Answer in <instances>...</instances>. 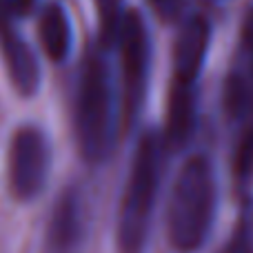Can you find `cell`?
<instances>
[{"label": "cell", "mask_w": 253, "mask_h": 253, "mask_svg": "<svg viewBox=\"0 0 253 253\" xmlns=\"http://www.w3.org/2000/svg\"><path fill=\"white\" fill-rule=\"evenodd\" d=\"M165 151L162 135L156 129L144 131L135 144L116 220L118 253H142L147 247L160 191Z\"/></svg>", "instance_id": "obj_3"}, {"label": "cell", "mask_w": 253, "mask_h": 253, "mask_svg": "<svg viewBox=\"0 0 253 253\" xmlns=\"http://www.w3.org/2000/svg\"><path fill=\"white\" fill-rule=\"evenodd\" d=\"M36 9V0H0V34L13 29V22L27 18Z\"/></svg>", "instance_id": "obj_15"}, {"label": "cell", "mask_w": 253, "mask_h": 253, "mask_svg": "<svg viewBox=\"0 0 253 253\" xmlns=\"http://www.w3.org/2000/svg\"><path fill=\"white\" fill-rule=\"evenodd\" d=\"M231 69L240 71L242 76L253 83V7L247 11L240 27V44H238V56Z\"/></svg>", "instance_id": "obj_14"}, {"label": "cell", "mask_w": 253, "mask_h": 253, "mask_svg": "<svg viewBox=\"0 0 253 253\" xmlns=\"http://www.w3.org/2000/svg\"><path fill=\"white\" fill-rule=\"evenodd\" d=\"M93 11H96L98 22V47L109 51L114 49L120 25L125 20V2L123 0H93Z\"/></svg>", "instance_id": "obj_12"}, {"label": "cell", "mask_w": 253, "mask_h": 253, "mask_svg": "<svg viewBox=\"0 0 253 253\" xmlns=\"http://www.w3.org/2000/svg\"><path fill=\"white\" fill-rule=\"evenodd\" d=\"M211 47V22L205 16H191L182 20L180 34L173 44L171 84L198 89V80L205 69Z\"/></svg>", "instance_id": "obj_6"}, {"label": "cell", "mask_w": 253, "mask_h": 253, "mask_svg": "<svg viewBox=\"0 0 253 253\" xmlns=\"http://www.w3.org/2000/svg\"><path fill=\"white\" fill-rule=\"evenodd\" d=\"M84 240V205L76 189H65L44 229V253H76Z\"/></svg>", "instance_id": "obj_7"}, {"label": "cell", "mask_w": 253, "mask_h": 253, "mask_svg": "<svg viewBox=\"0 0 253 253\" xmlns=\"http://www.w3.org/2000/svg\"><path fill=\"white\" fill-rule=\"evenodd\" d=\"M51 167L49 140L38 126L22 125L13 131L7 151V182L16 200L29 202L44 191Z\"/></svg>", "instance_id": "obj_5"}, {"label": "cell", "mask_w": 253, "mask_h": 253, "mask_svg": "<svg viewBox=\"0 0 253 253\" xmlns=\"http://www.w3.org/2000/svg\"><path fill=\"white\" fill-rule=\"evenodd\" d=\"M147 2L153 9V13L165 22L180 20L184 11V0H147Z\"/></svg>", "instance_id": "obj_16"}, {"label": "cell", "mask_w": 253, "mask_h": 253, "mask_svg": "<svg viewBox=\"0 0 253 253\" xmlns=\"http://www.w3.org/2000/svg\"><path fill=\"white\" fill-rule=\"evenodd\" d=\"M0 56L16 93L34 96L40 87V62L31 44L13 29H9L0 34Z\"/></svg>", "instance_id": "obj_9"}, {"label": "cell", "mask_w": 253, "mask_h": 253, "mask_svg": "<svg viewBox=\"0 0 253 253\" xmlns=\"http://www.w3.org/2000/svg\"><path fill=\"white\" fill-rule=\"evenodd\" d=\"M220 253H253V196L245 198L238 222Z\"/></svg>", "instance_id": "obj_13"}, {"label": "cell", "mask_w": 253, "mask_h": 253, "mask_svg": "<svg viewBox=\"0 0 253 253\" xmlns=\"http://www.w3.org/2000/svg\"><path fill=\"white\" fill-rule=\"evenodd\" d=\"M218 205V184L209 156L182 162L167 200V238L175 253H196L209 240Z\"/></svg>", "instance_id": "obj_2"}, {"label": "cell", "mask_w": 253, "mask_h": 253, "mask_svg": "<svg viewBox=\"0 0 253 253\" xmlns=\"http://www.w3.org/2000/svg\"><path fill=\"white\" fill-rule=\"evenodd\" d=\"M105 53L100 47L87 51L80 65L74 100L76 144L89 165H100L109 158L120 125V100Z\"/></svg>", "instance_id": "obj_1"}, {"label": "cell", "mask_w": 253, "mask_h": 253, "mask_svg": "<svg viewBox=\"0 0 253 253\" xmlns=\"http://www.w3.org/2000/svg\"><path fill=\"white\" fill-rule=\"evenodd\" d=\"M114 51L118 53V100L120 125L131 126L138 120L147 98L151 71V40L140 11L126 9Z\"/></svg>", "instance_id": "obj_4"}, {"label": "cell", "mask_w": 253, "mask_h": 253, "mask_svg": "<svg viewBox=\"0 0 253 253\" xmlns=\"http://www.w3.org/2000/svg\"><path fill=\"white\" fill-rule=\"evenodd\" d=\"M231 178L242 196H253V114L238 123L231 149Z\"/></svg>", "instance_id": "obj_11"}, {"label": "cell", "mask_w": 253, "mask_h": 253, "mask_svg": "<svg viewBox=\"0 0 253 253\" xmlns=\"http://www.w3.org/2000/svg\"><path fill=\"white\" fill-rule=\"evenodd\" d=\"M38 38L44 56L51 62H65L69 58L74 44V29H71L69 13L62 4L51 2L40 11Z\"/></svg>", "instance_id": "obj_10"}, {"label": "cell", "mask_w": 253, "mask_h": 253, "mask_svg": "<svg viewBox=\"0 0 253 253\" xmlns=\"http://www.w3.org/2000/svg\"><path fill=\"white\" fill-rule=\"evenodd\" d=\"M198 89L175 87L169 84L165 111V129L160 131L167 151H178L187 147L189 140L196 133L198 123Z\"/></svg>", "instance_id": "obj_8"}]
</instances>
